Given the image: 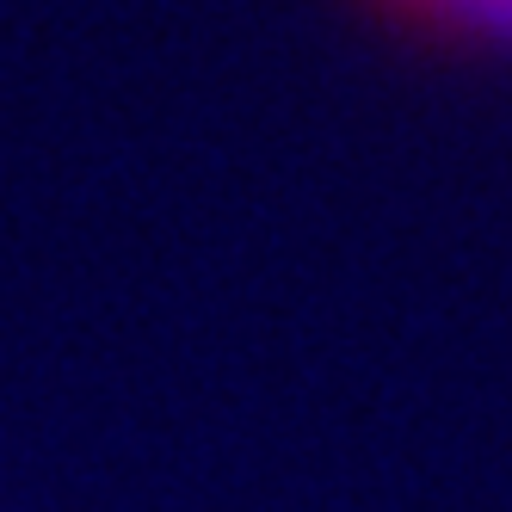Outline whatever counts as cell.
<instances>
[{
  "instance_id": "cell-1",
  "label": "cell",
  "mask_w": 512,
  "mask_h": 512,
  "mask_svg": "<svg viewBox=\"0 0 512 512\" xmlns=\"http://www.w3.org/2000/svg\"><path fill=\"white\" fill-rule=\"evenodd\" d=\"M377 13L457 44H512V0H371Z\"/></svg>"
}]
</instances>
